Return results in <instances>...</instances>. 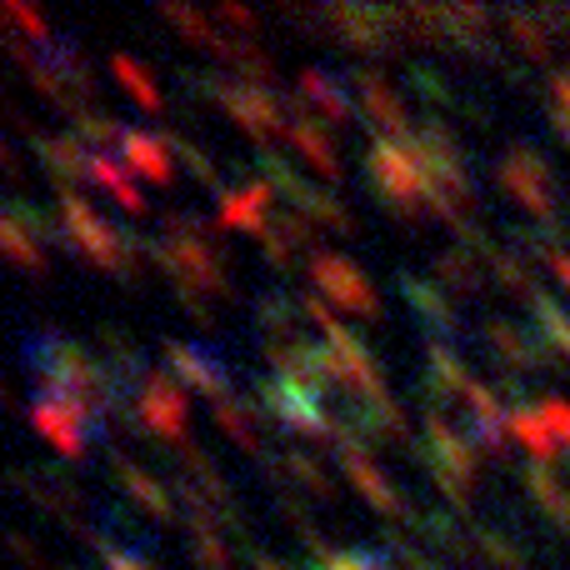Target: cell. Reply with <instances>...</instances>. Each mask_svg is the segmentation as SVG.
<instances>
[{
    "mask_svg": "<svg viewBox=\"0 0 570 570\" xmlns=\"http://www.w3.org/2000/svg\"><path fill=\"white\" fill-rule=\"evenodd\" d=\"M365 176H371L375 196H381L401 220L431 216L425 200H431L435 180H431V170H425V160L415 156L411 140H375V146L365 150Z\"/></svg>",
    "mask_w": 570,
    "mask_h": 570,
    "instance_id": "1",
    "label": "cell"
},
{
    "mask_svg": "<svg viewBox=\"0 0 570 570\" xmlns=\"http://www.w3.org/2000/svg\"><path fill=\"white\" fill-rule=\"evenodd\" d=\"M425 475L435 481V491L455 505V511H471V485L481 471V451L471 445V435L455 431L451 415L425 411V451H421Z\"/></svg>",
    "mask_w": 570,
    "mask_h": 570,
    "instance_id": "2",
    "label": "cell"
},
{
    "mask_svg": "<svg viewBox=\"0 0 570 570\" xmlns=\"http://www.w3.org/2000/svg\"><path fill=\"white\" fill-rule=\"evenodd\" d=\"M495 180H501V190L515 200V206L531 210V216L541 220L546 236H561V226H556V176H551V160H546L541 150L515 140V146L501 150V160H495Z\"/></svg>",
    "mask_w": 570,
    "mask_h": 570,
    "instance_id": "3",
    "label": "cell"
},
{
    "mask_svg": "<svg viewBox=\"0 0 570 570\" xmlns=\"http://www.w3.org/2000/svg\"><path fill=\"white\" fill-rule=\"evenodd\" d=\"M325 36L335 46L355 50V56H395L401 50V10L391 6H351V0H335L321 10Z\"/></svg>",
    "mask_w": 570,
    "mask_h": 570,
    "instance_id": "4",
    "label": "cell"
},
{
    "mask_svg": "<svg viewBox=\"0 0 570 570\" xmlns=\"http://www.w3.org/2000/svg\"><path fill=\"white\" fill-rule=\"evenodd\" d=\"M250 411L261 415V421H276L285 435H301V441H325L331 445V431H335V421L325 415V405H321V395L315 391H305V385H295V381H261L256 385V405Z\"/></svg>",
    "mask_w": 570,
    "mask_h": 570,
    "instance_id": "5",
    "label": "cell"
},
{
    "mask_svg": "<svg viewBox=\"0 0 570 570\" xmlns=\"http://www.w3.org/2000/svg\"><path fill=\"white\" fill-rule=\"evenodd\" d=\"M186 395L190 391L170 371L150 375V381L130 395L140 435H156L160 445H176V451H180V445H190V401H186Z\"/></svg>",
    "mask_w": 570,
    "mask_h": 570,
    "instance_id": "6",
    "label": "cell"
},
{
    "mask_svg": "<svg viewBox=\"0 0 570 570\" xmlns=\"http://www.w3.org/2000/svg\"><path fill=\"white\" fill-rule=\"evenodd\" d=\"M10 481H16V491H26L40 511H50L60 525H70V531H76L86 546L96 541V525H90V501L80 495V485H70L60 471H50V465H30V471H16Z\"/></svg>",
    "mask_w": 570,
    "mask_h": 570,
    "instance_id": "7",
    "label": "cell"
},
{
    "mask_svg": "<svg viewBox=\"0 0 570 570\" xmlns=\"http://www.w3.org/2000/svg\"><path fill=\"white\" fill-rule=\"evenodd\" d=\"M311 285L321 295H331L345 315H361V321H375L381 315V295L365 281V271L355 261L335 256V250H315L311 256Z\"/></svg>",
    "mask_w": 570,
    "mask_h": 570,
    "instance_id": "8",
    "label": "cell"
},
{
    "mask_svg": "<svg viewBox=\"0 0 570 570\" xmlns=\"http://www.w3.org/2000/svg\"><path fill=\"white\" fill-rule=\"evenodd\" d=\"M220 110H226V116L236 120V126L246 130V136H256L261 146L291 130L285 100L276 96V90H266V86H246V80H236V76H230V80H226V90H220Z\"/></svg>",
    "mask_w": 570,
    "mask_h": 570,
    "instance_id": "9",
    "label": "cell"
},
{
    "mask_svg": "<svg viewBox=\"0 0 570 570\" xmlns=\"http://www.w3.org/2000/svg\"><path fill=\"white\" fill-rule=\"evenodd\" d=\"M166 371L186 385L190 395H206L210 405L230 401V371H226V355L210 351V345L196 341H166Z\"/></svg>",
    "mask_w": 570,
    "mask_h": 570,
    "instance_id": "10",
    "label": "cell"
},
{
    "mask_svg": "<svg viewBox=\"0 0 570 570\" xmlns=\"http://www.w3.org/2000/svg\"><path fill=\"white\" fill-rule=\"evenodd\" d=\"M355 100H361V116H365V126L375 130V140H411L415 136V120H411V110H405V100L395 96V86L381 76V70H371V66H361L355 70Z\"/></svg>",
    "mask_w": 570,
    "mask_h": 570,
    "instance_id": "11",
    "label": "cell"
},
{
    "mask_svg": "<svg viewBox=\"0 0 570 570\" xmlns=\"http://www.w3.org/2000/svg\"><path fill=\"white\" fill-rule=\"evenodd\" d=\"M481 341H485V351H491V361L501 365V375H531V371H546V365L556 361V355L541 345V335H525L521 325L505 321V315H485Z\"/></svg>",
    "mask_w": 570,
    "mask_h": 570,
    "instance_id": "12",
    "label": "cell"
},
{
    "mask_svg": "<svg viewBox=\"0 0 570 570\" xmlns=\"http://www.w3.org/2000/svg\"><path fill=\"white\" fill-rule=\"evenodd\" d=\"M285 116H291V130H285V140H291L295 156H301L321 180H341V176H345L341 150H335L331 130L315 120V110L305 106L301 96H291V100H285Z\"/></svg>",
    "mask_w": 570,
    "mask_h": 570,
    "instance_id": "13",
    "label": "cell"
},
{
    "mask_svg": "<svg viewBox=\"0 0 570 570\" xmlns=\"http://www.w3.org/2000/svg\"><path fill=\"white\" fill-rule=\"evenodd\" d=\"M26 415H30V425H36V431L46 435L60 455H66V461H80V455H86L90 425H86V415H80L70 401L36 391V395H30V405H26Z\"/></svg>",
    "mask_w": 570,
    "mask_h": 570,
    "instance_id": "14",
    "label": "cell"
},
{
    "mask_svg": "<svg viewBox=\"0 0 570 570\" xmlns=\"http://www.w3.org/2000/svg\"><path fill=\"white\" fill-rule=\"evenodd\" d=\"M295 96H301L305 106L315 110V120H325L331 130H345V126H355V120H365L361 100L351 96V86L335 80L331 70H321V66H305L301 76H295Z\"/></svg>",
    "mask_w": 570,
    "mask_h": 570,
    "instance_id": "15",
    "label": "cell"
},
{
    "mask_svg": "<svg viewBox=\"0 0 570 570\" xmlns=\"http://www.w3.org/2000/svg\"><path fill=\"white\" fill-rule=\"evenodd\" d=\"M401 295H405V305H411V311L435 331V341L455 345L465 335L461 311H455V301L435 281H421V276H411V271H405V276H401Z\"/></svg>",
    "mask_w": 570,
    "mask_h": 570,
    "instance_id": "16",
    "label": "cell"
},
{
    "mask_svg": "<svg viewBox=\"0 0 570 570\" xmlns=\"http://www.w3.org/2000/svg\"><path fill=\"white\" fill-rule=\"evenodd\" d=\"M110 475H116V485H120V491H126L130 501H136L156 525H176V501H170V491L146 471V465H136L130 455L110 451Z\"/></svg>",
    "mask_w": 570,
    "mask_h": 570,
    "instance_id": "17",
    "label": "cell"
},
{
    "mask_svg": "<svg viewBox=\"0 0 570 570\" xmlns=\"http://www.w3.org/2000/svg\"><path fill=\"white\" fill-rule=\"evenodd\" d=\"M220 226L226 230H246V236H261V230L276 220V190L266 180H250V186L220 190Z\"/></svg>",
    "mask_w": 570,
    "mask_h": 570,
    "instance_id": "18",
    "label": "cell"
},
{
    "mask_svg": "<svg viewBox=\"0 0 570 570\" xmlns=\"http://www.w3.org/2000/svg\"><path fill=\"white\" fill-rule=\"evenodd\" d=\"M256 240H261V256L276 271H291L301 256H315V226L305 216H295V210H276V220Z\"/></svg>",
    "mask_w": 570,
    "mask_h": 570,
    "instance_id": "19",
    "label": "cell"
},
{
    "mask_svg": "<svg viewBox=\"0 0 570 570\" xmlns=\"http://www.w3.org/2000/svg\"><path fill=\"white\" fill-rule=\"evenodd\" d=\"M30 150H36V160L56 176V186L76 190L80 180H90V160H96V150H90L80 136H36Z\"/></svg>",
    "mask_w": 570,
    "mask_h": 570,
    "instance_id": "20",
    "label": "cell"
},
{
    "mask_svg": "<svg viewBox=\"0 0 570 570\" xmlns=\"http://www.w3.org/2000/svg\"><path fill=\"white\" fill-rule=\"evenodd\" d=\"M501 26H505V40H511V46L521 50L525 60H535V66H551V56H556V26L541 16V6H535V10H501Z\"/></svg>",
    "mask_w": 570,
    "mask_h": 570,
    "instance_id": "21",
    "label": "cell"
},
{
    "mask_svg": "<svg viewBox=\"0 0 570 570\" xmlns=\"http://www.w3.org/2000/svg\"><path fill=\"white\" fill-rule=\"evenodd\" d=\"M120 160H126L136 176L156 180V186H170V180H176V156H170L166 136H150V130H126V140H120Z\"/></svg>",
    "mask_w": 570,
    "mask_h": 570,
    "instance_id": "22",
    "label": "cell"
},
{
    "mask_svg": "<svg viewBox=\"0 0 570 570\" xmlns=\"http://www.w3.org/2000/svg\"><path fill=\"white\" fill-rule=\"evenodd\" d=\"M435 285H441L445 295H455V301H471V295L485 291V266L481 256H475L471 246H451L435 256Z\"/></svg>",
    "mask_w": 570,
    "mask_h": 570,
    "instance_id": "23",
    "label": "cell"
},
{
    "mask_svg": "<svg viewBox=\"0 0 570 570\" xmlns=\"http://www.w3.org/2000/svg\"><path fill=\"white\" fill-rule=\"evenodd\" d=\"M276 485H301L305 495H315L321 505H335L341 501V491H335V481H331V471H325L315 455H305V451H285L276 455Z\"/></svg>",
    "mask_w": 570,
    "mask_h": 570,
    "instance_id": "24",
    "label": "cell"
},
{
    "mask_svg": "<svg viewBox=\"0 0 570 570\" xmlns=\"http://www.w3.org/2000/svg\"><path fill=\"white\" fill-rule=\"evenodd\" d=\"M210 415H216V425H220V431H226L230 441H236L246 455H256L261 465H276V455H271V445L261 441V425H256L261 415H256V411H246V405H240V401H220V405H210Z\"/></svg>",
    "mask_w": 570,
    "mask_h": 570,
    "instance_id": "25",
    "label": "cell"
},
{
    "mask_svg": "<svg viewBox=\"0 0 570 570\" xmlns=\"http://www.w3.org/2000/svg\"><path fill=\"white\" fill-rule=\"evenodd\" d=\"M90 186L106 190V196L116 200L120 210H130V216H140V210H146V196H140V186L126 176L120 156H96V160H90Z\"/></svg>",
    "mask_w": 570,
    "mask_h": 570,
    "instance_id": "26",
    "label": "cell"
},
{
    "mask_svg": "<svg viewBox=\"0 0 570 570\" xmlns=\"http://www.w3.org/2000/svg\"><path fill=\"white\" fill-rule=\"evenodd\" d=\"M531 315H535V335H541V345L570 365V311L556 301L551 291H535Z\"/></svg>",
    "mask_w": 570,
    "mask_h": 570,
    "instance_id": "27",
    "label": "cell"
},
{
    "mask_svg": "<svg viewBox=\"0 0 570 570\" xmlns=\"http://www.w3.org/2000/svg\"><path fill=\"white\" fill-rule=\"evenodd\" d=\"M511 441H521L525 451H531L535 465H551L556 455H561V445H556V435H551V425H546V415L535 411V401L521 405V411H511Z\"/></svg>",
    "mask_w": 570,
    "mask_h": 570,
    "instance_id": "28",
    "label": "cell"
},
{
    "mask_svg": "<svg viewBox=\"0 0 570 570\" xmlns=\"http://www.w3.org/2000/svg\"><path fill=\"white\" fill-rule=\"evenodd\" d=\"M485 266H491V281L501 285L505 295H515V301H525V305L535 301V291H541V285H535L531 266L521 261V250H515V246H495L491 256H485Z\"/></svg>",
    "mask_w": 570,
    "mask_h": 570,
    "instance_id": "29",
    "label": "cell"
},
{
    "mask_svg": "<svg viewBox=\"0 0 570 570\" xmlns=\"http://www.w3.org/2000/svg\"><path fill=\"white\" fill-rule=\"evenodd\" d=\"M160 20H170L190 46H206V50H216V56H226L230 36H220V30L210 26V16H200L196 6H176V0H166V6H160Z\"/></svg>",
    "mask_w": 570,
    "mask_h": 570,
    "instance_id": "30",
    "label": "cell"
},
{
    "mask_svg": "<svg viewBox=\"0 0 570 570\" xmlns=\"http://www.w3.org/2000/svg\"><path fill=\"white\" fill-rule=\"evenodd\" d=\"M0 261H10L16 271H30V276H46V271H50L46 250H40L36 240H30L26 230L6 216V206H0Z\"/></svg>",
    "mask_w": 570,
    "mask_h": 570,
    "instance_id": "31",
    "label": "cell"
},
{
    "mask_svg": "<svg viewBox=\"0 0 570 570\" xmlns=\"http://www.w3.org/2000/svg\"><path fill=\"white\" fill-rule=\"evenodd\" d=\"M471 541H475V556L491 570H531V556H525L511 535L491 531V525H471Z\"/></svg>",
    "mask_w": 570,
    "mask_h": 570,
    "instance_id": "32",
    "label": "cell"
},
{
    "mask_svg": "<svg viewBox=\"0 0 570 570\" xmlns=\"http://www.w3.org/2000/svg\"><path fill=\"white\" fill-rule=\"evenodd\" d=\"M110 76L120 80V90H126L130 100H136L140 110H150L156 116L160 110V86H156V76H150L140 60H130V56H110Z\"/></svg>",
    "mask_w": 570,
    "mask_h": 570,
    "instance_id": "33",
    "label": "cell"
},
{
    "mask_svg": "<svg viewBox=\"0 0 570 570\" xmlns=\"http://www.w3.org/2000/svg\"><path fill=\"white\" fill-rule=\"evenodd\" d=\"M70 136H80L96 156H106V146H120L126 140V130H120V120L110 116V110H80V116H70Z\"/></svg>",
    "mask_w": 570,
    "mask_h": 570,
    "instance_id": "34",
    "label": "cell"
},
{
    "mask_svg": "<svg viewBox=\"0 0 570 570\" xmlns=\"http://www.w3.org/2000/svg\"><path fill=\"white\" fill-rule=\"evenodd\" d=\"M521 481H525V491H531V501L541 505V511L551 515V521L561 515V505L570 501V491L561 485V475H556L551 465H535V461H531V465L521 471Z\"/></svg>",
    "mask_w": 570,
    "mask_h": 570,
    "instance_id": "35",
    "label": "cell"
},
{
    "mask_svg": "<svg viewBox=\"0 0 570 570\" xmlns=\"http://www.w3.org/2000/svg\"><path fill=\"white\" fill-rule=\"evenodd\" d=\"M166 146H170V156H176V160H186V166H190V176H196L200 186H210V190H216V196H220V170H216V160H210V150H200L196 140H186V136H180V130H170V136H166Z\"/></svg>",
    "mask_w": 570,
    "mask_h": 570,
    "instance_id": "36",
    "label": "cell"
},
{
    "mask_svg": "<svg viewBox=\"0 0 570 570\" xmlns=\"http://www.w3.org/2000/svg\"><path fill=\"white\" fill-rule=\"evenodd\" d=\"M190 556L200 570H236V556H230L220 531H190Z\"/></svg>",
    "mask_w": 570,
    "mask_h": 570,
    "instance_id": "37",
    "label": "cell"
},
{
    "mask_svg": "<svg viewBox=\"0 0 570 570\" xmlns=\"http://www.w3.org/2000/svg\"><path fill=\"white\" fill-rule=\"evenodd\" d=\"M90 551L106 561V570H150V561L136 551V546H120L110 531H96V541H90Z\"/></svg>",
    "mask_w": 570,
    "mask_h": 570,
    "instance_id": "38",
    "label": "cell"
},
{
    "mask_svg": "<svg viewBox=\"0 0 570 570\" xmlns=\"http://www.w3.org/2000/svg\"><path fill=\"white\" fill-rule=\"evenodd\" d=\"M0 16H6V26L20 30V40L30 36V46H40V50L56 40V36H50V26H46V16H40V10H30V6H0Z\"/></svg>",
    "mask_w": 570,
    "mask_h": 570,
    "instance_id": "39",
    "label": "cell"
},
{
    "mask_svg": "<svg viewBox=\"0 0 570 570\" xmlns=\"http://www.w3.org/2000/svg\"><path fill=\"white\" fill-rule=\"evenodd\" d=\"M411 90L421 100H435V106H455V90L445 86V76H435V70H425V66H411Z\"/></svg>",
    "mask_w": 570,
    "mask_h": 570,
    "instance_id": "40",
    "label": "cell"
},
{
    "mask_svg": "<svg viewBox=\"0 0 570 570\" xmlns=\"http://www.w3.org/2000/svg\"><path fill=\"white\" fill-rule=\"evenodd\" d=\"M535 411L546 415V425H551L556 445H561V451H570V405L561 401V395H535Z\"/></svg>",
    "mask_w": 570,
    "mask_h": 570,
    "instance_id": "41",
    "label": "cell"
},
{
    "mask_svg": "<svg viewBox=\"0 0 570 570\" xmlns=\"http://www.w3.org/2000/svg\"><path fill=\"white\" fill-rule=\"evenodd\" d=\"M6 551L16 556V561L26 566V570H56V566L46 561V551H40V546L30 541V535H20V531H6Z\"/></svg>",
    "mask_w": 570,
    "mask_h": 570,
    "instance_id": "42",
    "label": "cell"
},
{
    "mask_svg": "<svg viewBox=\"0 0 570 570\" xmlns=\"http://www.w3.org/2000/svg\"><path fill=\"white\" fill-rule=\"evenodd\" d=\"M216 20H220V26H236L240 30V36H256V30H261V16H256V10H246V6H236V0H220V6H216Z\"/></svg>",
    "mask_w": 570,
    "mask_h": 570,
    "instance_id": "43",
    "label": "cell"
},
{
    "mask_svg": "<svg viewBox=\"0 0 570 570\" xmlns=\"http://www.w3.org/2000/svg\"><path fill=\"white\" fill-rule=\"evenodd\" d=\"M551 100H556V106H561L566 110V116H570V66L561 70V76H556L551 80Z\"/></svg>",
    "mask_w": 570,
    "mask_h": 570,
    "instance_id": "44",
    "label": "cell"
},
{
    "mask_svg": "<svg viewBox=\"0 0 570 570\" xmlns=\"http://www.w3.org/2000/svg\"><path fill=\"white\" fill-rule=\"evenodd\" d=\"M546 266H551V276L570 291V256H566V250H551V256H546Z\"/></svg>",
    "mask_w": 570,
    "mask_h": 570,
    "instance_id": "45",
    "label": "cell"
},
{
    "mask_svg": "<svg viewBox=\"0 0 570 570\" xmlns=\"http://www.w3.org/2000/svg\"><path fill=\"white\" fill-rule=\"evenodd\" d=\"M0 411H10V415L20 411V395H16V385H10L6 375H0Z\"/></svg>",
    "mask_w": 570,
    "mask_h": 570,
    "instance_id": "46",
    "label": "cell"
},
{
    "mask_svg": "<svg viewBox=\"0 0 570 570\" xmlns=\"http://www.w3.org/2000/svg\"><path fill=\"white\" fill-rule=\"evenodd\" d=\"M250 570H285L281 561H271L266 551H250Z\"/></svg>",
    "mask_w": 570,
    "mask_h": 570,
    "instance_id": "47",
    "label": "cell"
},
{
    "mask_svg": "<svg viewBox=\"0 0 570 570\" xmlns=\"http://www.w3.org/2000/svg\"><path fill=\"white\" fill-rule=\"evenodd\" d=\"M566 475H570V465H566Z\"/></svg>",
    "mask_w": 570,
    "mask_h": 570,
    "instance_id": "48",
    "label": "cell"
}]
</instances>
